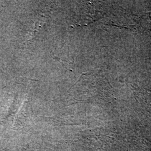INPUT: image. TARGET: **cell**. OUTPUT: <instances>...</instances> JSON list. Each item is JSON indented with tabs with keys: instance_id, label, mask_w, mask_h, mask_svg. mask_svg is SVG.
Returning a JSON list of instances; mask_svg holds the SVG:
<instances>
[{
	"instance_id": "obj_1",
	"label": "cell",
	"mask_w": 151,
	"mask_h": 151,
	"mask_svg": "<svg viewBox=\"0 0 151 151\" xmlns=\"http://www.w3.org/2000/svg\"><path fill=\"white\" fill-rule=\"evenodd\" d=\"M140 24L141 26L151 31V12L146 13L142 17V20H140Z\"/></svg>"
}]
</instances>
